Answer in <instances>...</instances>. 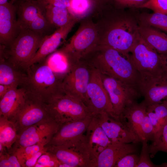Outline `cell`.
<instances>
[{"instance_id": "cell-1", "label": "cell", "mask_w": 167, "mask_h": 167, "mask_svg": "<svg viewBox=\"0 0 167 167\" xmlns=\"http://www.w3.org/2000/svg\"><path fill=\"white\" fill-rule=\"evenodd\" d=\"M82 59L101 74L139 89L140 75L130 53L124 54L110 47L98 45Z\"/></svg>"}, {"instance_id": "cell-2", "label": "cell", "mask_w": 167, "mask_h": 167, "mask_svg": "<svg viewBox=\"0 0 167 167\" xmlns=\"http://www.w3.org/2000/svg\"><path fill=\"white\" fill-rule=\"evenodd\" d=\"M24 70L26 72L20 86L30 96L44 103L65 93L62 85L63 77L54 72L45 59Z\"/></svg>"}, {"instance_id": "cell-3", "label": "cell", "mask_w": 167, "mask_h": 167, "mask_svg": "<svg viewBox=\"0 0 167 167\" xmlns=\"http://www.w3.org/2000/svg\"><path fill=\"white\" fill-rule=\"evenodd\" d=\"M105 26L99 45L110 47L124 54L130 53L140 37L137 16L123 12L110 18Z\"/></svg>"}, {"instance_id": "cell-4", "label": "cell", "mask_w": 167, "mask_h": 167, "mask_svg": "<svg viewBox=\"0 0 167 167\" xmlns=\"http://www.w3.org/2000/svg\"><path fill=\"white\" fill-rule=\"evenodd\" d=\"M132 62L139 74L143 85L165 80L166 60L140 36L130 52Z\"/></svg>"}, {"instance_id": "cell-5", "label": "cell", "mask_w": 167, "mask_h": 167, "mask_svg": "<svg viewBox=\"0 0 167 167\" xmlns=\"http://www.w3.org/2000/svg\"><path fill=\"white\" fill-rule=\"evenodd\" d=\"M45 36L29 29L18 27L15 36L7 46H0V56L15 67L22 66L35 55Z\"/></svg>"}, {"instance_id": "cell-6", "label": "cell", "mask_w": 167, "mask_h": 167, "mask_svg": "<svg viewBox=\"0 0 167 167\" xmlns=\"http://www.w3.org/2000/svg\"><path fill=\"white\" fill-rule=\"evenodd\" d=\"M44 104L51 117L60 126L92 115L82 101L65 93L55 96Z\"/></svg>"}, {"instance_id": "cell-7", "label": "cell", "mask_w": 167, "mask_h": 167, "mask_svg": "<svg viewBox=\"0 0 167 167\" xmlns=\"http://www.w3.org/2000/svg\"><path fill=\"white\" fill-rule=\"evenodd\" d=\"M111 143L95 117L93 116L86 131L73 147L84 156L89 167H94L99 155Z\"/></svg>"}, {"instance_id": "cell-8", "label": "cell", "mask_w": 167, "mask_h": 167, "mask_svg": "<svg viewBox=\"0 0 167 167\" xmlns=\"http://www.w3.org/2000/svg\"><path fill=\"white\" fill-rule=\"evenodd\" d=\"M96 26L91 23L84 24L61 50L66 56L70 64H73L94 49L99 45Z\"/></svg>"}, {"instance_id": "cell-9", "label": "cell", "mask_w": 167, "mask_h": 167, "mask_svg": "<svg viewBox=\"0 0 167 167\" xmlns=\"http://www.w3.org/2000/svg\"><path fill=\"white\" fill-rule=\"evenodd\" d=\"M16 8L18 27L29 29L45 36L53 27L46 19L45 7L36 0L17 2Z\"/></svg>"}, {"instance_id": "cell-10", "label": "cell", "mask_w": 167, "mask_h": 167, "mask_svg": "<svg viewBox=\"0 0 167 167\" xmlns=\"http://www.w3.org/2000/svg\"><path fill=\"white\" fill-rule=\"evenodd\" d=\"M93 69L83 59L70 65L62 81L65 93L81 100L85 104L87 88Z\"/></svg>"}, {"instance_id": "cell-11", "label": "cell", "mask_w": 167, "mask_h": 167, "mask_svg": "<svg viewBox=\"0 0 167 167\" xmlns=\"http://www.w3.org/2000/svg\"><path fill=\"white\" fill-rule=\"evenodd\" d=\"M85 104L93 116L106 113L114 118L120 117L114 112L100 73L94 68L88 85Z\"/></svg>"}, {"instance_id": "cell-12", "label": "cell", "mask_w": 167, "mask_h": 167, "mask_svg": "<svg viewBox=\"0 0 167 167\" xmlns=\"http://www.w3.org/2000/svg\"><path fill=\"white\" fill-rule=\"evenodd\" d=\"M111 143H137L141 142L126 119L115 118L106 113L94 115Z\"/></svg>"}, {"instance_id": "cell-13", "label": "cell", "mask_w": 167, "mask_h": 167, "mask_svg": "<svg viewBox=\"0 0 167 167\" xmlns=\"http://www.w3.org/2000/svg\"><path fill=\"white\" fill-rule=\"evenodd\" d=\"M101 74L114 112L117 116L121 117L126 107L142 96L140 90L137 88Z\"/></svg>"}, {"instance_id": "cell-14", "label": "cell", "mask_w": 167, "mask_h": 167, "mask_svg": "<svg viewBox=\"0 0 167 167\" xmlns=\"http://www.w3.org/2000/svg\"><path fill=\"white\" fill-rule=\"evenodd\" d=\"M60 125L53 118L43 120L26 128L18 135L10 152L19 147L43 143L48 144Z\"/></svg>"}, {"instance_id": "cell-15", "label": "cell", "mask_w": 167, "mask_h": 167, "mask_svg": "<svg viewBox=\"0 0 167 167\" xmlns=\"http://www.w3.org/2000/svg\"><path fill=\"white\" fill-rule=\"evenodd\" d=\"M50 118L44 104L28 94L24 105L11 121L18 135L28 127Z\"/></svg>"}, {"instance_id": "cell-16", "label": "cell", "mask_w": 167, "mask_h": 167, "mask_svg": "<svg viewBox=\"0 0 167 167\" xmlns=\"http://www.w3.org/2000/svg\"><path fill=\"white\" fill-rule=\"evenodd\" d=\"M92 118L91 115L61 125L47 145L73 147L85 132Z\"/></svg>"}, {"instance_id": "cell-17", "label": "cell", "mask_w": 167, "mask_h": 167, "mask_svg": "<svg viewBox=\"0 0 167 167\" xmlns=\"http://www.w3.org/2000/svg\"><path fill=\"white\" fill-rule=\"evenodd\" d=\"M76 21L74 19L66 25L58 28L53 34L45 36L34 57L21 68L24 69L43 60L53 53L66 38Z\"/></svg>"}, {"instance_id": "cell-18", "label": "cell", "mask_w": 167, "mask_h": 167, "mask_svg": "<svg viewBox=\"0 0 167 167\" xmlns=\"http://www.w3.org/2000/svg\"><path fill=\"white\" fill-rule=\"evenodd\" d=\"M18 29L15 5L10 2L0 5V46L8 45L15 36Z\"/></svg>"}, {"instance_id": "cell-19", "label": "cell", "mask_w": 167, "mask_h": 167, "mask_svg": "<svg viewBox=\"0 0 167 167\" xmlns=\"http://www.w3.org/2000/svg\"><path fill=\"white\" fill-rule=\"evenodd\" d=\"M28 96L22 88H12L0 99V116L12 121L24 105Z\"/></svg>"}, {"instance_id": "cell-20", "label": "cell", "mask_w": 167, "mask_h": 167, "mask_svg": "<svg viewBox=\"0 0 167 167\" xmlns=\"http://www.w3.org/2000/svg\"><path fill=\"white\" fill-rule=\"evenodd\" d=\"M136 143H111L98 156L94 167H115L117 162L124 156L136 153Z\"/></svg>"}, {"instance_id": "cell-21", "label": "cell", "mask_w": 167, "mask_h": 167, "mask_svg": "<svg viewBox=\"0 0 167 167\" xmlns=\"http://www.w3.org/2000/svg\"><path fill=\"white\" fill-rule=\"evenodd\" d=\"M47 151L53 155L63 164L69 167H89L84 156L73 147L46 145Z\"/></svg>"}, {"instance_id": "cell-22", "label": "cell", "mask_w": 167, "mask_h": 167, "mask_svg": "<svg viewBox=\"0 0 167 167\" xmlns=\"http://www.w3.org/2000/svg\"><path fill=\"white\" fill-rule=\"evenodd\" d=\"M140 36L158 53L167 56V34L152 27L139 24Z\"/></svg>"}, {"instance_id": "cell-23", "label": "cell", "mask_w": 167, "mask_h": 167, "mask_svg": "<svg viewBox=\"0 0 167 167\" xmlns=\"http://www.w3.org/2000/svg\"><path fill=\"white\" fill-rule=\"evenodd\" d=\"M139 90L146 106L161 103L167 99V80L142 85Z\"/></svg>"}, {"instance_id": "cell-24", "label": "cell", "mask_w": 167, "mask_h": 167, "mask_svg": "<svg viewBox=\"0 0 167 167\" xmlns=\"http://www.w3.org/2000/svg\"><path fill=\"white\" fill-rule=\"evenodd\" d=\"M146 105L143 101L138 103L135 101L125 108L121 117L125 118L131 126L142 142L140 127L146 113Z\"/></svg>"}, {"instance_id": "cell-25", "label": "cell", "mask_w": 167, "mask_h": 167, "mask_svg": "<svg viewBox=\"0 0 167 167\" xmlns=\"http://www.w3.org/2000/svg\"><path fill=\"white\" fill-rule=\"evenodd\" d=\"M0 57V84L18 88L22 82L24 73Z\"/></svg>"}, {"instance_id": "cell-26", "label": "cell", "mask_w": 167, "mask_h": 167, "mask_svg": "<svg viewBox=\"0 0 167 167\" xmlns=\"http://www.w3.org/2000/svg\"><path fill=\"white\" fill-rule=\"evenodd\" d=\"M45 9L46 18L53 27L59 28L75 19L66 8L48 5L45 6Z\"/></svg>"}, {"instance_id": "cell-27", "label": "cell", "mask_w": 167, "mask_h": 167, "mask_svg": "<svg viewBox=\"0 0 167 167\" xmlns=\"http://www.w3.org/2000/svg\"><path fill=\"white\" fill-rule=\"evenodd\" d=\"M18 136L17 130L14 123L0 116V145L8 152L16 142Z\"/></svg>"}, {"instance_id": "cell-28", "label": "cell", "mask_w": 167, "mask_h": 167, "mask_svg": "<svg viewBox=\"0 0 167 167\" xmlns=\"http://www.w3.org/2000/svg\"><path fill=\"white\" fill-rule=\"evenodd\" d=\"M138 24L149 26L167 33V15L154 12H143L137 16Z\"/></svg>"}, {"instance_id": "cell-29", "label": "cell", "mask_w": 167, "mask_h": 167, "mask_svg": "<svg viewBox=\"0 0 167 167\" xmlns=\"http://www.w3.org/2000/svg\"><path fill=\"white\" fill-rule=\"evenodd\" d=\"M45 59L54 72L64 77L69 69L70 64L67 57L63 52L60 50L52 53Z\"/></svg>"}, {"instance_id": "cell-30", "label": "cell", "mask_w": 167, "mask_h": 167, "mask_svg": "<svg viewBox=\"0 0 167 167\" xmlns=\"http://www.w3.org/2000/svg\"><path fill=\"white\" fill-rule=\"evenodd\" d=\"M95 5L89 0H70L67 10L72 17L77 20L88 15Z\"/></svg>"}, {"instance_id": "cell-31", "label": "cell", "mask_w": 167, "mask_h": 167, "mask_svg": "<svg viewBox=\"0 0 167 167\" xmlns=\"http://www.w3.org/2000/svg\"><path fill=\"white\" fill-rule=\"evenodd\" d=\"M152 143L149 145L151 156L153 157L159 151L167 153V121L155 135Z\"/></svg>"}, {"instance_id": "cell-32", "label": "cell", "mask_w": 167, "mask_h": 167, "mask_svg": "<svg viewBox=\"0 0 167 167\" xmlns=\"http://www.w3.org/2000/svg\"><path fill=\"white\" fill-rule=\"evenodd\" d=\"M45 146L43 143H39L29 146L23 147L16 149L13 153L15 154L21 167L25 162L34 154L43 149Z\"/></svg>"}, {"instance_id": "cell-33", "label": "cell", "mask_w": 167, "mask_h": 167, "mask_svg": "<svg viewBox=\"0 0 167 167\" xmlns=\"http://www.w3.org/2000/svg\"><path fill=\"white\" fill-rule=\"evenodd\" d=\"M148 142L146 140H143L141 142L142 148L139 156V161L137 167H167V163L156 165L152 162L150 158V153Z\"/></svg>"}, {"instance_id": "cell-34", "label": "cell", "mask_w": 167, "mask_h": 167, "mask_svg": "<svg viewBox=\"0 0 167 167\" xmlns=\"http://www.w3.org/2000/svg\"><path fill=\"white\" fill-rule=\"evenodd\" d=\"M142 140L152 141L155 135L153 126L146 113L145 114L140 127Z\"/></svg>"}, {"instance_id": "cell-35", "label": "cell", "mask_w": 167, "mask_h": 167, "mask_svg": "<svg viewBox=\"0 0 167 167\" xmlns=\"http://www.w3.org/2000/svg\"><path fill=\"white\" fill-rule=\"evenodd\" d=\"M61 163L52 154L47 152L38 159L35 167H59Z\"/></svg>"}, {"instance_id": "cell-36", "label": "cell", "mask_w": 167, "mask_h": 167, "mask_svg": "<svg viewBox=\"0 0 167 167\" xmlns=\"http://www.w3.org/2000/svg\"><path fill=\"white\" fill-rule=\"evenodd\" d=\"M147 8L154 12L167 15V0H148L138 8Z\"/></svg>"}, {"instance_id": "cell-37", "label": "cell", "mask_w": 167, "mask_h": 167, "mask_svg": "<svg viewBox=\"0 0 167 167\" xmlns=\"http://www.w3.org/2000/svg\"><path fill=\"white\" fill-rule=\"evenodd\" d=\"M139 160V156L136 153L127 154L117 162L115 167H137Z\"/></svg>"}, {"instance_id": "cell-38", "label": "cell", "mask_w": 167, "mask_h": 167, "mask_svg": "<svg viewBox=\"0 0 167 167\" xmlns=\"http://www.w3.org/2000/svg\"><path fill=\"white\" fill-rule=\"evenodd\" d=\"M0 167H20L21 165L14 153L7 152L0 155Z\"/></svg>"}, {"instance_id": "cell-39", "label": "cell", "mask_w": 167, "mask_h": 167, "mask_svg": "<svg viewBox=\"0 0 167 167\" xmlns=\"http://www.w3.org/2000/svg\"><path fill=\"white\" fill-rule=\"evenodd\" d=\"M146 111L154 127L156 135L160 131L164 125L156 113L149 106H146Z\"/></svg>"}, {"instance_id": "cell-40", "label": "cell", "mask_w": 167, "mask_h": 167, "mask_svg": "<svg viewBox=\"0 0 167 167\" xmlns=\"http://www.w3.org/2000/svg\"><path fill=\"white\" fill-rule=\"evenodd\" d=\"M148 0H114L118 5L122 7L138 8Z\"/></svg>"}, {"instance_id": "cell-41", "label": "cell", "mask_w": 167, "mask_h": 167, "mask_svg": "<svg viewBox=\"0 0 167 167\" xmlns=\"http://www.w3.org/2000/svg\"><path fill=\"white\" fill-rule=\"evenodd\" d=\"M41 4L45 6L50 5L60 7L68 8L70 5V0H36Z\"/></svg>"}, {"instance_id": "cell-42", "label": "cell", "mask_w": 167, "mask_h": 167, "mask_svg": "<svg viewBox=\"0 0 167 167\" xmlns=\"http://www.w3.org/2000/svg\"><path fill=\"white\" fill-rule=\"evenodd\" d=\"M47 152V148L45 146L43 149L34 154L30 158L28 159L25 163L23 167H34L40 157L42 154L46 153Z\"/></svg>"}, {"instance_id": "cell-43", "label": "cell", "mask_w": 167, "mask_h": 167, "mask_svg": "<svg viewBox=\"0 0 167 167\" xmlns=\"http://www.w3.org/2000/svg\"><path fill=\"white\" fill-rule=\"evenodd\" d=\"M11 87L5 85L0 84V99L2 98Z\"/></svg>"}, {"instance_id": "cell-44", "label": "cell", "mask_w": 167, "mask_h": 167, "mask_svg": "<svg viewBox=\"0 0 167 167\" xmlns=\"http://www.w3.org/2000/svg\"><path fill=\"white\" fill-rule=\"evenodd\" d=\"M9 2L8 0H0V5H4Z\"/></svg>"}, {"instance_id": "cell-45", "label": "cell", "mask_w": 167, "mask_h": 167, "mask_svg": "<svg viewBox=\"0 0 167 167\" xmlns=\"http://www.w3.org/2000/svg\"><path fill=\"white\" fill-rule=\"evenodd\" d=\"M166 58V74L165 77V80H167V56H165Z\"/></svg>"}, {"instance_id": "cell-46", "label": "cell", "mask_w": 167, "mask_h": 167, "mask_svg": "<svg viewBox=\"0 0 167 167\" xmlns=\"http://www.w3.org/2000/svg\"><path fill=\"white\" fill-rule=\"evenodd\" d=\"M90 1L92 2L94 4H95V5L96 3L98 2L99 0H89Z\"/></svg>"}, {"instance_id": "cell-47", "label": "cell", "mask_w": 167, "mask_h": 167, "mask_svg": "<svg viewBox=\"0 0 167 167\" xmlns=\"http://www.w3.org/2000/svg\"><path fill=\"white\" fill-rule=\"evenodd\" d=\"M25 0H11V1H10L12 3H13L15 2H16V1H23Z\"/></svg>"}]
</instances>
